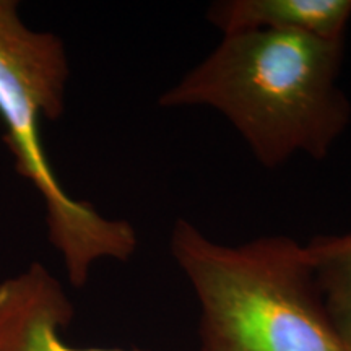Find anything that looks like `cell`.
Listing matches in <instances>:
<instances>
[{
	"label": "cell",
	"mask_w": 351,
	"mask_h": 351,
	"mask_svg": "<svg viewBox=\"0 0 351 351\" xmlns=\"http://www.w3.org/2000/svg\"><path fill=\"white\" fill-rule=\"evenodd\" d=\"M345 41L307 34L239 32L158 99L161 108H212L263 168L296 155L324 160L351 121L339 85Z\"/></svg>",
	"instance_id": "1"
},
{
	"label": "cell",
	"mask_w": 351,
	"mask_h": 351,
	"mask_svg": "<svg viewBox=\"0 0 351 351\" xmlns=\"http://www.w3.org/2000/svg\"><path fill=\"white\" fill-rule=\"evenodd\" d=\"M169 251L199 301L200 351H350L296 239L226 245L179 218Z\"/></svg>",
	"instance_id": "2"
},
{
	"label": "cell",
	"mask_w": 351,
	"mask_h": 351,
	"mask_svg": "<svg viewBox=\"0 0 351 351\" xmlns=\"http://www.w3.org/2000/svg\"><path fill=\"white\" fill-rule=\"evenodd\" d=\"M70 64L57 34L21 20L16 0H0V121L15 171L41 195L49 243L62 258L69 282L83 287L99 261L125 262L137 251L135 228L101 215L65 191L43 145L44 121L65 111Z\"/></svg>",
	"instance_id": "3"
},
{
	"label": "cell",
	"mask_w": 351,
	"mask_h": 351,
	"mask_svg": "<svg viewBox=\"0 0 351 351\" xmlns=\"http://www.w3.org/2000/svg\"><path fill=\"white\" fill-rule=\"evenodd\" d=\"M73 304L43 263L0 282V351H145L77 348L62 339Z\"/></svg>",
	"instance_id": "4"
},
{
	"label": "cell",
	"mask_w": 351,
	"mask_h": 351,
	"mask_svg": "<svg viewBox=\"0 0 351 351\" xmlns=\"http://www.w3.org/2000/svg\"><path fill=\"white\" fill-rule=\"evenodd\" d=\"M351 0H218L207 21L221 34L278 32L345 41Z\"/></svg>",
	"instance_id": "5"
},
{
	"label": "cell",
	"mask_w": 351,
	"mask_h": 351,
	"mask_svg": "<svg viewBox=\"0 0 351 351\" xmlns=\"http://www.w3.org/2000/svg\"><path fill=\"white\" fill-rule=\"evenodd\" d=\"M304 245L328 317L351 351V231L315 236Z\"/></svg>",
	"instance_id": "6"
}]
</instances>
